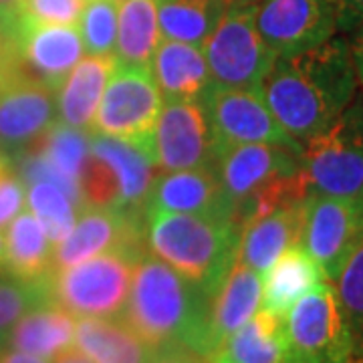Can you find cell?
I'll use <instances>...</instances> for the list:
<instances>
[{"instance_id":"obj_1","label":"cell","mask_w":363,"mask_h":363,"mask_svg":"<svg viewBox=\"0 0 363 363\" xmlns=\"http://www.w3.org/2000/svg\"><path fill=\"white\" fill-rule=\"evenodd\" d=\"M355 91L350 45L339 37L298 55L277 57L260 85L274 119L301 145L327 130L350 107Z\"/></svg>"},{"instance_id":"obj_2","label":"cell","mask_w":363,"mask_h":363,"mask_svg":"<svg viewBox=\"0 0 363 363\" xmlns=\"http://www.w3.org/2000/svg\"><path fill=\"white\" fill-rule=\"evenodd\" d=\"M210 297L164 260L145 252L133 267L121 319L154 351L182 347L212 359Z\"/></svg>"},{"instance_id":"obj_3","label":"cell","mask_w":363,"mask_h":363,"mask_svg":"<svg viewBox=\"0 0 363 363\" xmlns=\"http://www.w3.org/2000/svg\"><path fill=\"white\" fill-rule=\"evenodd\" d=\"M238 236L230 222L200 214L145 210L143 216L145 248L208 295L236 260Z\"/></svg>"},{"instance_id":"obj_4","label":"cell","mask_w":363,"mask_h":363,"mask_svg":"<svg viewBox=\"0 0 363 363\" xmlns=\"http://www.w3.org/2000/svg\"><path fill=\"white\" fill-rule=\"evenodd\" d=\"M301 168L313 192L363 204V105H350L303 143Z\"/></svg>"},{"instance_id":"obj_5","label":"cell","mask_w":363,"mask_h":363,"mask_svg":"<svg viewBox=\"0 0 363 363\" xmlns=\"http://www.w3.org/2000/svg\"><path fill=\"white\" fill-rule=\"evenodd\" d=\"M257 4L226 6L220 23L204 43L210 79L218 87L260 89L277 61V55L255 25Z\"/></svg>"},{"instance_id":"obj_6","label":"cell","mask_w":363,"mask_h":363,"mask_svg":"<svg viewBox=\"0 0 363 363\" xmlns=\"http://www.w3.org/2000/svg\"><path fill=\"white\" fill-rule=\"evenodd\" d=\"M138 259L130 252L113 250L52 271V301L81 319L117 317L125 307Z\"/></svg>"},{"instance_id":"obj_7","label":"cell","mask_w":363,"mask_h":363,"mask_svg":"<svg viewBox=\"0 0 363 363\" xmlns=\"http://www.w3.org/2000/svg\"><path fill=\"white\" fill-rule=\"evenodd\" d=\"M97 107L99 109L89 128L91 133L135 143L154 152L162 93L154 81L152 69L117 63L107 81L104 99Z\"/></svg>"},{"instance_id":"obj_8","label":"cell","mask_w":363,"mask_h":363,"mask_svg":"<svg viewBox=\"0 0 363 363\" xmlns=\"http://www.w3.org/2000/svg\"><path fill=\"white\" fill-rule=\"evenodd\" d=\"M291 359L309 363H347L353 351L350 327L337 291L319 283L285 315Z\"/></svg>"},{"instance_id":"obj_9","label":"cell","mask_w":363,"mask_h":363,"mask_svg":"<svg viewBox=\"0 0 363 363\" xmlns=\"http://www.w3.org/2000/svg\"><path fill=\"white\" fill-rule=\"evenodd\" d=\"M362 236V202L313 190L309 192L305 200V222L298 247L317 262L327 283H335Z\"/></svg>"},{"instance_id":"obj_10","label":"cell","mask_w":363,"mask_h":363,"mask_svg":"<svg viewBox=\"0 0 363 363\" xmlns=\"http://www.w3.org/2000/svg\"><path fill=\"white\" fill-rule=\"evenodd\" d=\"M200 104L206 111L218 152L236 143H274L297 152L303 150L274 119L260 89H230L212 83Z\"/></svg>"},{"instance_id":"obj_11","label":"cell","mask_w":363,"mask_h":363,"mask_svg":"<svg viewBox=\"0 0 363 363\" xmlns=\"http://www.w3.org/2000/svg\"><path fill=\"white\" fill-rule=\"evenodd\" d=\"M113 250L130 252L133 257L147 252L143 240V216L111 206H85L79 212L71 233L55 245L52 271Z\"/></svg>"},{"instance_id":"obj_12","label":"cell","mask_w":363,"mask_h":363,"mask_svg":"<svg viewBox=\"0 0 363 363\" xmlns=\"http://www.w3.org/2000/svg\"><path fill=\"white\" fill-rule=\"evenodd\" d=\"M255 25L277 57L309 51L337 35L329 0H259Z\"/></svg>"},{"instance_id":"obj_13","label":"cell","mask_w":363,"mask_h":363,"mask_svg":"<svg viewBox=\"0 0 363 363\" xmlns=\"http://www.w3.org/2000/svg\"><path fill=\"white\" fill-rule=\"evenodd\" d=\"M301 169V152L274 143H236L218 152L216 172L233 206V222L255 196ZM238 228V226H236Z\"/></svg>"},{"instance_id":"obj_14","label":"cell","mask_w":363,"mask_h":363,"mask_svg":"<svg viewBox=\"0 0 363 363\" xmlns=\"http://www.w3.org/2000/svg\"><path fill=\"white\" fill-rule=\"evenodd\" d=\"M157 168L164 172L214 166L218 143L200 101L166 99L154 133Z\"/></svg>"},{"instance_id":"obj_15","label":"cell","mask_w":363,"mask_h":363,"mask_svg":"<svg viewBox=\"0 0 363 363\" xmlns=\"http://www.w3.org/2000/svg\"><path fill=\"white\" fill-rule=\"evenodd\" d=\"M57 91L35 79L16 77L0 87V152L16 156L57 123Z\"/></svg>"},{"instance_id":"obj_16","label":"cell","mask_w":363,"mask_h":363,"mask_svg":"<svg viewBox=\"0 0 363 363\" xmlns=\"http://www.w3.org/2000/svg\"><path fill=\"white\" fill-rule=\"evenodd\" d=\"M145 210L200 214L233 222V206L222 190L214 166L157 174L147 196Z\"/></svg>"},{"instance_id":"obj_17","label":"cell","mask_w":363,"mask_h":363,"mask_svg":"<svg viewBox=\"0 0 363 363\" xmlns=\"http://www.w3.org/2000/svg\"><path fill=\"white\" fill-rule=\"evenodd\" d=\"M91 154L101 160L113 174L117 186V208L145 216V204L157 176L154 152L130 142L89 133Z\"/></svg>"},{"instance_id":"obj_18","label":"cell","mask_w":363,"mask_h":363,"mask_svg":"<svg viewBox=\"0 0 363 363\" xmlns=\"http://www.w3.org/2000/svg\"><path fill=\"white\" fill-rule=\"evenodd\" d=\"M305 200L277 208L247 222L238 236L236 262L262 274L283 252L298 247L305 222Z\"/></svg>"},{"instance_id":"obj_19","label":"cell","mask_w":363,"mask_h":363,"mask_svg":"<svg viewBox=\"0 0 363 363\" xmlns=\"http://www.w3.org/2000/svg\"><path fill=\"white\" fill-rule=\"evenodd\" d=\"M260 298L262 281L259 272L234 260L230 271L226 272L214 295L210 297L208 335L214 353L224 343V339L259 311Z\"/></svg>"},{"instance_id":"obj_20","label":"cell","mask_w":363,"mask_h":363,"mask_svg":"<svg viewBox=\"0 0 363 363\" xmlns=\"http://www.w3.org/2000/svg\"><path fill=\"white\" fill-rule=\"evenodd\" d=\"M285 315L259 309L224 339L210 363H289Z\"/></svg>"},{"instance_id":"obj_21","label":"cell","mask_w":363,"mask_h":363,"mask_svg":"<svg viewBox=\"0 0 363 363\" xmlns=\"http://www.w3.org/2000/svg\"><path fill=\"white\" fill-rule=\"evenodd\" d=\"M152 75L166 99L202 101L212 85L204 51L169 39L160 40L157 45L152 59Z\"/></svg>"},{"instance_id":"obj_22","label":"cell","mask_w":363,"mask_h":363,"mask_svg":"<svg viewBox=\"0 0 363 363\" xmlns=\"http://www.w3.org/2000/svg\"><path fill=\"white\" fill-rule=\"evenodd\" d=\"M117 61L113 55H91L79 63L57 91V111L61 123L75 130H87L93 123L107 81Z\"/></svg>"},{"instance_id":"obj_23","label":"cell","mask_w":363,"mask_h":363,"mask_svg":"<svg viewBox=\"0 0 363 363\" xmlns=\"http://www.w3.org/2000/svg\"><path fill=\"white\" fill-rule=\"evenodd\" d=\"M75 347L93 363H150L156 351L116 317H83L75 323Z\"/></svg>"},{"instance_id":"obj_24","label":"cell","mask_w":363,"mask_h":363,"mask_svg":"<svg viewBox=\"0 0 363 363\" xmlns=\"http://www.w3.org/2000/svg\"><path fill=\"white\" fill-rule=\"evenodd\" d=\"M52 242L30 210H21L6 226L4 259L9 274L25 281H45L52 274Z\"/></svg>"},{"instance_id":"obj_25","label":"cell","mask_w":363,"mask_h":363,"mask_svg":"<svg viewBox=\"0 0 363 363\" xmlns=\"http://www.w3.org/2000/svg\"><path fill=\"white\" fill-rule=\"evenodd\" d=\"M262 298L267 311L286 315V311L313 286L323 283L325 277L317 262L301 247L289 248L274 260L269 271L262 272Z\"/></svg>"},{"instance_id":"obj_26","label":"cell","mask_w":363,"mask_h":363,"mask_svg":"<svg viewBox=\"0 0 363 363\" xmlns=\"http://www.w3.org/2000/svg\"><path fill=\"white\" fill-rule=\"evenodd\" d=\"M75 343V319L55 301L39 305L14 325L9 347L43 359H52L59 351Z\"/></svg>"},{"instance_id":"obj_27","label":"cell","mask_w":363,"mask_h":363,"mask_svg":"<svg viewBox=\"0 0 363 363\" xmlns=\"http://www.w3.org/2000/svg\"><path fill=\"white\" fill-rule=\"evenodd\" d=\"M117 13L116 61L119 65L152 69L160 45L156 0H119Z\"/></svg>"},{"instance_id":"obj_28","label":"cell","mask_w":363,"mask_h":363,"mask_svg":"<svg viewBox=\"0 0 363 363\" xmlns=\"http://www.w3.org/2000/svg\"><path fill=\"white\" fill-rule=\"evenodd\" d=\"M156 6L164 39L202 49L228 4L224 0H156Z\"/></svg>"},{"instance_id":"obj_29","label":"cell","mask_w":363,"mask_h":363,"mask_svg":"<svg viewBox=\"0 0 363 363\" xmlns=\"http://www.w3.org/2000/svg\"><path fill=\"white\" fill-rule=\"evenodd\" d=\"M51 301V277L45 281H25L14 274L0 277V353L9 350L14 325L30 309Z\"/></svg>"},{"instance_id":"obj_30","label":"cell","mask_w":363,"mask_h":363,"mask_svg":"<svg viewBox=\"0 0 363 363\" xmlns=\"http://www.w3.org/2000/svg\"><path fill=\"white\" fill-rule=\"evenodd\" d=\"M26 202L40 226L45 228L52 247L59 245L75 226L77 208L71 202V198L51 182L30 184L26 192Z\"/></svg>"},{"instance_id":"obj_31","label":"cell","mask_w":363,"mask_h":363,"mask_svg":"<svg viewBox=\"0 0 363 363\" xmlns=\"http://www.w3.org/2000/svg\"><path fill=\"white\" fill-rule=\"evenodd\" d=\"M37 145L63 174L71 176L73 180H81L83 168L91 154L89 133H85V130H75L57 121L37 142Z\"/></svg>"},{"instance_id":"obj_32","label":"cell","mask_w":363,"mask_h":363,"mask_svg":"<svg viewBox=\"0 0 363 363\" xmlns=\"http://www.w3.org/2000/svg\"><path fill=\"white\" fill-rule=\"evenodd\" d=\"M119 0H85L79 16V33L83 47L91 55H113L117 37Z\"/></svg>"},{"instance_id":"obj_33","label":"cell","mask_w":363,"mask_h":363,"mask_svg":"<svg viewBox=\"0 0 363 363\" xmlns=\"http://www.w3.org/2000/svg\"><path fill=\"white\" fill-rule=\"evenodd\" d=\"M333 286L345 313L351 339H363V236L351 250Z\"/></svg>"},{"instance_id":"obj_34","label":"cell","mask_w":363,"mask_h":363,"mask_svg":"<svg viewBox=\"0 0 363 363\" xmlns=\"http://www.w3.org/2000/svg\"><path fill=\"white\" fill-rule=\"evenodd\" d=\"M6 4L25 25H75L85 0H9Z\"/></svg>"},{"instance_id":"obj_35","label":"cell","mask_w":363,"mask_h":363,"mask_svg":"<svg viewBox=\"0 0 363 363\" xmlns=\"http://www.w3.org/2000/svg\"><path fill=\"white\" fill-rule=\"evenodd\" d=\"M25 200L26 184L16 169L14 157L0 152V230L23 210Z\"/></svg>"},{"instance_id":"obj_36","label":"cell","mask_w":363,"mask_h":363,"mask_svg":"<svg viewBox=\"0 0 363 363\" xmlns=\"http://www.w3.org/2000/svg\"><path fill=\"white\" fill-rule=\"evenodd\" d=\"M333 11H335V21H337V30L347 33L355 30L363 23V0H329Z\"/></svg>"},{"instance_id":"obj_37","label":"cell","mask_w":363,"mask_h":363,"mask_svg":"<svg viewBox=\"0 0 363 363\" xmlns=\"http://www.w3.org/2000/svg\"><path fill=\"white\" fill-rule=\"evenodd\" d=\"M150 363H210V359L196 351L178 347V350L156 351L154 359Z\"/></svg>"},{"instance_id":"obj_38","label":"cell","mask_w":363,"mask_h":363,"mask_svg":"<svg viewBox=\"0 0 363 363\" xmlns=\"http://www.w3.org/2000/svg\"><path fill=\"white\" fill-rule=\"evenodd\" d=\"M347 45H350L351 59H353L355 75H357V85L363 89V23L355 30H351Z\"/></svg>"},{"instance_id":"obj_39","label":"cell","mask_w":363,"mask_h":363,"mask_svg":"<svg viewBox=\"0 0 363 363\" xmlns=\"http://www.w3.org/2000/svg\"><path fill=\"white\" fill-rule=\"evenodd\" d=\"M0 363H47V359L37 357V355H30V353H25V351L6 350L2 351V355H0Z\"/></svg>"},{"instance_id":"obj_40","label":"cell","mask_w":363,"mask_h":363,"mask_svg":"<svg viewBox=\"0 0 363 363\" xmlns=\"http://www.w3.org/2000/svg\"><path fill=\"white\" fill-rule=\"evenodd\" d=\"M51 362L52 363H93L89 357L83 353V351L77 350V347H73V345H71V347H67V350L59 351V353L52 357Z\"/></svg>"},{"instance_id":"obj_41","label":"cell","mask_w":363,"mask_h":363,"mask_svg":"<svg viewBox=\"0 0 363 363\" xmlns=\"http://www.w3.org/2000/svg\"><path fill=\"white\" fill-rule=\"evenodd\" d=\"M228 6H236V4H257L259 0H224Z\"/></svg>"},{"instance_id":"obj_42","label":"cell","mask_w":363,"mask_h":363,"mask_svg":"<svg viewBox=\"0 0 363 363\" xmlns=\"http://www.w3.org/2000/svg\"><path fill=\"white\" fill-rule=\"evenodd\" d=\"M2 259H4V238L0 234V267H2Z\"/></svg>"},{"instance_id":"obj_43","label":"cell","mask_w":363,"mask_h":363,"mask_svg":"<svg viewBox=\"0 0 363 363\" xmlns=\"http://www.w3.org/2000/svg\"><path fill=\"white\" fill-rule=\"evenodd\" d=\"M289 363H309V362H295V359H291V362Z\"/></svg>"},{"instance_id":"obj_44","label":"cell","mask_w":363,"mask_h":363,"mask_svg":"<svg viewBox=\"0 0 363 363\" xmlns=\"http://www.w3.org/2000/svg\"><path fill=\"white\" fill-rule=\"evenodd\" d=\"M2 2H9V0H0V4H2Z\"/></svg>"},{"instance_id":"obj_45","label":"cell","mask_w":363,"mask_h":363,"mask_svg":"<svg viewBox=\"0 0 363 363\" xmlns=\"http://www.w3.org/2000/svg\"><path fill=\"white\" fill-rule=\"evenodd\" d=\"M0 355H2V353H0Z\"/></svg>"}]
</instances>
